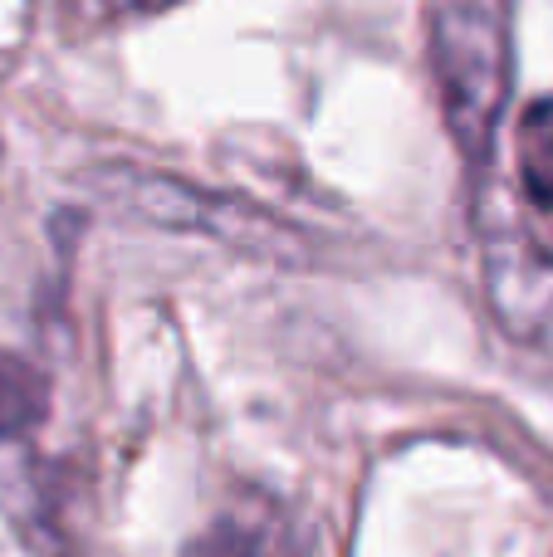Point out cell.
Returning a JSON list of instances; mask_svg holds the SVG:
<instances>
[{
  "label": "cell",
  "instance_id": "1",
  "mask_svg": "<svg viewBox=\"0 0 553 557\" xmlns=\"http://www.w3.org/2000/svg\"><path fill=\"white\" fill-rule=\"evenodd\" d=\"M94 191L127 211L133 221H147L157 231H182V235H206L231 250L250 255V260H274V264H304L309 260V240L265 206L245 201V196H225L211 186H192L182 176L167 172H143V166H98Z\"/></svg>",
  "mask_w": 553,
  "mask_h": 557
},
{
  "label": "cell",
  "instance_id": "2",
  "mask_svg": "<svg viewBox=\"0 0 553 557\" xmlns=\"http://www.w3.org/2000/svg\"><path fill=\"white\" fill-rule=\"evenodd\" d=\"M431 74L441 113L470 166H486L509 98V39L486 5H441L431 20Z\"/></svg>",
  "mask_w": 553,
  "mask_h": 557
},
{
  "label": "cell",
  "instance_id": "3",
  "mask_svg": "<svg viewBox=\"0 0 553 557\" xmlns=\"http://www.w3.org/2000/svg\"><path fill=\"white\" fill-rule=\"evenodd\" d=\"M486 304L515 343L553 352V250L529 231H495L486 240Z\"/></svg>",
  "mask_w": 553,
  "mask_h": 557
},
{
  "label": "cell",
  "instance_id": "4",
  "mask_svg": "<svg viewBox=\"0 0 553 557\" xmlns=\"http://www.w3.org/2000/svg\"><path fill=\"white\" fill-rule=\"evenodd\" d=\"M182 557H309L304 533L270 504H241L221 513L182 548Z\"/></svg>",
  "mask_w": 553,
  "mask_h": 557
},
{
  "label": "cell",
  "instance_id": "5",
  "mask_svg": "<svg viewBox=\"0 0 553 557\" xmlns=\"http://www.w3.org/2000/svg\"><path fill=\"white\" fill-rule=\"evenodd\" d=\"M49 421V376L29 357L0 347V441H29Z\"/></svg>",
  "mask_w": 553,
  "mask_h": 557
},
{
  "label": "cell",
  "instance_id": "6",
  "mask_svg": "<svg viewBox=\"0 0 553 557\" xmlns=\"http://www.w3.org/2000/svg\"><path fill=\"white\" fill-rule=\"evenodd\" d=\"M515 172L519 191L534 211L553 215V98H534L515 123Z\"/></svg>",
  "mask_w": 553,
  "mask_h": 557
},
{
  "label": "cell",
  "instance_id": "7",
  "mask_svg": "<svg viewBox=\"0 0 553 557\" xmlns=\"http://www.w3.org/2000/svg\"><path fill=\"white\" fill-rule=\"evenodd\" d=\"M88 10H94L98 20H123V15H152V10H167L176 5V0H84Z\"/></svg>",
  "mask_w": 553,
  "mask_h": 557
}]
</instances>
